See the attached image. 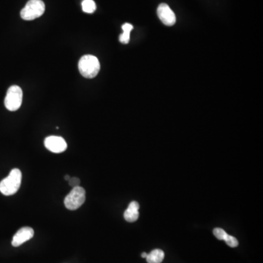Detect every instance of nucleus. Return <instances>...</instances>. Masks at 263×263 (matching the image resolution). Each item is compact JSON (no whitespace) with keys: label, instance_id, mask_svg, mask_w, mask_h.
I'll use <instances>...</instances> for the list:
<instances>
[{"label":"nucleus","instance_id":"5","mask_svg":"<svg viewBox=\"0 0 263 263\" xmlns=\"http://www.w3.org/2000/svg\"><path fill=\"white\" fill-rule=\"evenodd\" d=\"M23 101V91L18 86L8 89L5 98V106L8 111H16L21 108Z\"/></svg>","mask_w":263,"mask_h":263},{"label":"nucleus","instance_id":"15","mask_svg":"<svg viewBox=\"0 0 263 263\" xmlns=\"http://www.w3.org/2000/svg\"><path fill=\"white\" fill-rule=\"evenodd\" d=\"M69 185L72 187H76V186H79L80 185V179L79 178L73 177L70 178V180L68 181Z\"/></svg>","mask_w":263,"mask_h":263},{"label":"nucleus","instance_id":"14","mask_svg":"<svg viewBox=\"0 0 263 263\" xmlns=\"http://www.w3.org/2000/svg\"><path fill=\"white\" fill-rule=\"evenodd\" d=\"M213 232L214 235H215L216 238H218L219 240H222V241H224L225 238H226L227 235H228V233L224 230L221 229V228H215Z\"/></svg>","mask_w":263,"mask_h":263},{"label":"nucleus","instance_id":"2","mask_svg":"<svg viewBox=\"0 0 263 263\" xmlns=\"http://www.w3.org/2000/svg\"><path fill=\"white\" fill-rule=\"evenodd\" d=\"M79 69L82 76L86 79H93L99 73L100 64L96 56L85 55L79 61Z\"/></svg>","mask_w":263,"mask_h":263},{"label":"nucleus","instance_id":"8","mask_svg":"<svg viewBox=\"0 0 263 263\" xmlns=\"http://www.w3.org/2000/svg\"><path fill=\"white\" fill-rule=\"evenodd\" d=\"M34 230L30 227H24L21 228L13 238L12 245L14 247H18L27 242L34 236Z\"/></svg>","mask_w":263,"mask_h":263},{"label":"nucleus","instance_id":"6","mask_svg":"<svg viewBox=\"0 0 263 263\" xmlns=\"http://www.w3.org/2000/svg\"><path fill=\"white\" fill-rule=\"evenodd\" d=\"M45 147L49 151L56 154L62 153L67 148V144L62 137L49 136L45 139Z\"/></svg>","mask_w":263,"mask_h":263},{"label":"nucleus","instance_id":"10","mask_svg":"<svg viewBox=\"0 0 263 263\" xmlns=\"http://www.w3.org/2000/svg\"><path fill=\"white\" fill-rule=\"evenodd\" d=\"M164 253L161 249H154L147 254V260L148 263H161L164 260Z\"/></svg>","mask_w":263,"mask_h":263},{"label":"nucleus","instance_id":"1","mask_svg":"<svg viewBox=\"0 0 263 263\" xmlns=\"http://www.w3.org/2000/svg\"><path fill=\"white\" fill-rule=\"evenodd\" d=\"M22 174L21 170L14 168L11 170L8 177L0 182V192L5 196H11L18 192L21 184Z\"/></svg>","mask_w":263,"mask_h":263},{"label":"nucleus","instance_id":"16","mask_svg":"<svg viewBox=\"0 0 263 263\" xmlns=\"http://www.w3.org/2000/svg\"><path fill=\"white\" fill-rule=\"evenodd\" d=\"M70 176H69V175H66V176H65V180H67V181H68L70 179Z\"/></svg>","mask_w":263,"mask_h":263},{"label":"nucleus","instance_id":"17","mask_svg":"<svg viewBox=\"0 0 263 263\" xmlns=\"http://www.w3.org/2000/svg\"><path fill=\"white\" fill-rule=\"evenodd\" d=\"M147 254H147L146 252H144L142 254H141V257H142L143 258H147Z\"/></svg>","mask_w":263,"mask_h":263},{"label":"nucleus","instance_id":"13","mask_svg":"<svg viewBox=\"0 0 263 263\" xmlns=\"http://www.w3.org/2000/svg\"><path fill=\"white\" fill-rule=\"evenodd\" d=\"M224 241L226 242V244H228L229 247H232V248H235L238 246V241L235 237L232 236V235H229L228 234L226 238Z\"/></svg>","mask_w":263,"mask_h":263},{"label":"nucleus","instance_id":"12","mask_svg":"<svg viewBox=\"0 0 263 263\" xmlns=\"http://www.w3.org/2000/svg\"><path fill=\"white\" fill-rule=\"evenodd\" d=\"M96 4L93 0H83L82 2V9L86 14H92L96 11Z\"/></svg>","mask_w":263,"mask_h":263},{"label":"nucleus","instance_id":"9","mask_svg":"<svg viewBox=\"0 0 263 263\" xmlns=\"http://www.w3.org/2000/svg\"><path fill=\"white\" fill-rule=\"evenodd\" d=\"M139 203L136 201H132L130 203L127 210L124 212V217L128 222H134L138 220L139 217Z\"/></svg>","mask_w":263,"mask_h":263},{"label":"nucleus","instance_id":"7","mask_svg":"<svg viewBox=\"0 0 263 263\" xmlns=\"http://www.w3.org/2000/svg\"><path fill=\"white\" fill-rule=\"evenodd\" d=\"M157 16L162 22L167 27H171L176 24V15L167 4L163 3L159 5Z\"/></svg>","mask_w":263,"mask_h":263},{"label":"nucleus","instance_id":"4","mask_svg":"<svg viewBox=\"0 0 263 263\" xmlns=\"http://www.w3.org/2000/svg\"><path fill=\"white\" fill-rule=\"evenodd\" d=\"M86 200V192L82 186H79L73 188L71 192L65 197V207L69 210L75 211L81 207Z\"/></svg>","mask_w":263,"mask_h":263},{"label":"nucleus","instance_id":"3","mask_svg":"<svg viewBox=\"0 0 263 263\" xmlns=\"http://www.w3.org/2000/svg\"><path fill=\"white\" fill-rule=\"evenodd\" d=\"M46 5L42 0H30L21 10V16L25 21H33L44 14Z\"/></svg>","mask_w":263,"mask_h":263},{"label":"nucleus","instance_id":"11","mask_svg":"<svg viewBox=\"0 0 263 263\" xmlns=\"http://www.w3.org/2000/svg\"><path fill=\"white\" fill-rule=\"evenodd\" d=\"M133 29V26L132 24L126 23L122 26L123 33L120 35L119 41L123 44H127L130 42V33Z\"/></svg>","mask_w":263,"mask_h":263}]
</instances>
